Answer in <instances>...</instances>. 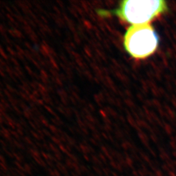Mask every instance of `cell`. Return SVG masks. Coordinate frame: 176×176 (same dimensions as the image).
I'll list each match as a JSON object with an SVG mask.
<instances>
[{"label":"cell","mask_w":176,"mask_h":176,"mask_svg":"<svg viewBox=\"0 0 176 176\" xmlns=\"http://www.w3.org/2000/svg\"><path fill=\"white\" fill-rule=\"evenodd\" d=\"M167 10L166 2L161 0H125L114 13L128 23L139 25L148 23Z\"/></svg>","instance_id":"1"},{"label":"cell","mask_w":176,"mask_h":176,"mask_svg":"<svg viewBox=\"0 0 176 176\" xmlns=\"http://www.w3.org/2000/svg\"><path fill=\"white\" fill-rule=\"evenodd\" d=\"M158 37L149 23L132 25L128 28L124 36V46L132 57L144 59L157 49Z\"/></svg>","instance_id":"2"}]
</instances>
